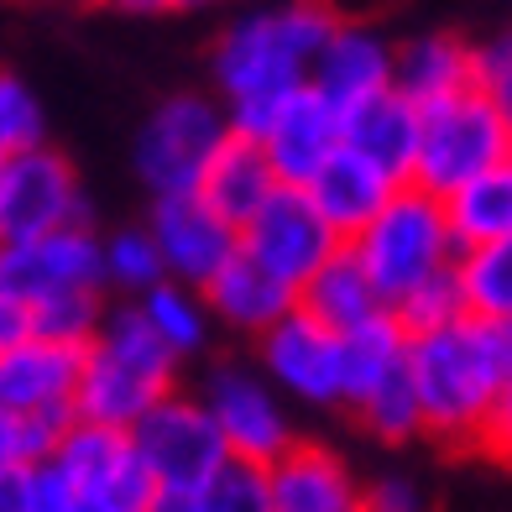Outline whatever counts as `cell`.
Returning a JSON list of instances; mask_svg holds the SVG:
<instances>
[{"instance_id":"7","label":"cell","mask_w":512,"mask_h":512,"mask_svg":"<svg viewBox=\"0 0 512 512\" xmlns=\"http://www.w3.org/2000/svg\"><path fill=\"white\" fill-rule=\"evenodd\" d=\"M131 439L142 450L157 492H204L230 460V445L215 424V413L199 392H168L131 424Z\"/></svg>"},{"instance_id":"12","label":"cell","mask_w":512,"mask_h":512,"mask_svg":"<svg viewBox=\"0 0 512 512\" xmlns=\"http://www.w3.org/2000/svg\"><path fill=\"white\" fill-rule=\"evenodd\" d=\"M58 225H89V204L68 157L32 147L0 162V241L48 236Z\"/></svg>"},{"instance_id":"37","label":"cell","mask_w":512,"mask_h":512,"mask_svg":"<svg viewBox=\"0 0 512 512\" xmlns=\"http://www.w3.org/2000/svg\"><path fill=\"white\" fill-rule=\"evenodd\" d=\"M366 512H429V492L413 476H377L366 481Z\"/></svg>"},{"instance_id":"22","label":"cell","mask_w":512,"mask_h":512,"mask_svg":"<svg viewBox=\"0 0 512 512\" xmlns=\"http://www.w3.org/2000/svg\"><path fill=\"white\" fill-rule=\"evenodd\" d=\"M277 183H283V178H277L267 147L256 142V136H246V131H230L225 147L215 152V162H209L199 194L215 204L230 225H246L256 209L272 199Z\"/></svg>"},{"instance_id":"42","label":"cell","mask_w":512,"mask_h":512,"mask_svg":"<svg viewBox=\"0 0 512 512\" xmlns=\"http://www.w3.org/2000/svg\"><path fill=\"white\" fill-rule=\"evenodd\" d=\"M152 512H209L204 492H157Z\"/></svg>"},{"instance_id":"2","label":"cell","mask_w":512,"mask_h":512,"mask_svg":"<svg viewBox=\"0 0 512 512\" xmlns=\"http://www.w3.org/2000/svg\"><path fill=\"white\" fill-rule=\"evenodd\" d=\"M408 366L418 403H424V434L455 450L481 445L486 418L512 377V330L497 319L465 314L445 330L413 335Z\"/></svg>"},{"instance_id":"8","label":"cell","mask_w":512,"mask_h":512,"mask_svg":"<svg viewBox=\"0 0 512 512\" xmlns=\"http://www.w3.org/2000/svg\"><path fill=\"white\" fill-rule=\"evenodd\" d=\"M199 398L209 403L215 424L225 434V445L236 460H256V465H272L277 455H288L298 445V429H293V413L288 398L262 366H246V361H220L204 371L199 382Z\"/></svg>"},{"instance_id":"6","label":"cell","mask_w":512,"mask_h":512,"mask_svg":"<svg viewBox=\"0 0 512 512\" xmlns=\"http://www.w3.org/2000/svg\"><path fill=\"white\" fill-rule=\"evenodd\" d=\"M236 131L230 126V110L225 100H209V95H168L162 100L142 131H136V178L152 189V199H168V194H199V183L209 173L215 152L225 147V136Z\"/></svg>"},{"instance_id":"3","label":"cell","mask_w":512,"mask_h":512,"mask_svg":"<svg viewBox=\"0 0 512 512\" xmlns=\"http://www.w3.org/2000/svg\"><path fill=\"white\" fill-rule=\"evenodd\" d=\"M178 361L183 356L152 330L142 309L110 304L100 335L89 340L74 413L89 418V424L131 429L152 403L178 392Z\"/></svg>"},{"instance_id":"18","label":"cell","mask_w":512,"mask_h":512,"mask_svg":"<svg viewBox=\"0 0 512 512\" xmlns=\"http://www.w3.org/2000/svg\"><path fill=\"white\" fill-rule=\"evenodd\" d=\"M309 84L340 110H351L398 84V48L377 27H366V21H340L330 42H324V53L314 58Z\"/></svg>"},{"instance_id":"26","label":"cell","mask_w":512,"mask_h":512,"mask_svg":"<svg viewBox=\"0 0 512 512\" xmlns=\"http://www.w3.org/2000/svg\"><path fill=\"white\" fill-rule=\"evenodd\" d=\"M408 330L398 314H377L361 330H345V408H356L382 377H392L398 366H408Z\"/></svg>"},{"instance_id":"39","label":"cell","mask_w":512,"mask_h":512,"mask_svg":"<svg viewBox=\"0 0 512 512\" xmlns=\"http://www.w3.org/2000/svg\"><path fill=\"white\" fill-rule=\"evenodd\" d=\"M11 465H37V460H32V439H27V418L0 408V471H11Z\"/></svg>"},{"instance_id":"21","label":"cell","mask_w":512,"mask_h":512,"mask_svg":"<svg viewBox=\"0 0 512 512\" xmlns=\"http://www.w3.org/2000/svg\"><path fill=\"white\" fill-rule=\"evenodd\" d=\"M204 298L215 309V319L230 324V330H241V335H267L277 319L298 309V288L283 283L277 272H267L246 251L230 256V267L204 288Z\"/></svg>"},{"instance_id":"1","label":"cell","mask_w":512,"mask_h":512,"mask_svg":"<svg viewBox=\"0 0 512 512\" xmlns=\"http://www.w3.org/2000/svg\"><path fill=\"white\" fill-rule=\"evenodd\" d=\"M340 16L330 0H277V6L246 11L215 42V89L230 110V126L262 136L267 121L298 89H309L314 58L324 53Z\"/></svg>"},{"instance_id":"38","label":"cell","mask_w":512,"mask_h":512,"mask_svg":"<svg viewBox=\"0 0 512 512\" xmlns=\"http://www.w3.org/2000/svg\"><path fill=\"white\" fill-rule=\"evenodd\" d=\"M476 450H486L492 460L512 465V377H507V387H502V398H497L492 418H486V429H481V445H476Z\"/></svg>"},{"instance_id":"44","label":"cell","mask_w":512,"mask_h":512,"mask_svg":"<svg viewBox=\"0 0 512 512\" xmlns=\"http://www.w3.org/2000/svg\"><path fill=\"white\" fill-rule=\"evenodd\" d=\"M204 6H215V0H178V11H204Z\"/></svg>"},{"instance_id":"27","label":"cell","mask_w":512,"mask_h":512,"mask_svg":"<svg viewBox=\"0 0 512 512\" xmlns=\"http://www.w3.org/2000/svg\"><path fill=\"white\" fill-rule=\"evenodd\" d=\"M136 309L147 314V324L173 345L178 356H199L204 351L209 319H215L204 288H189V283H178V277H162L157 288H147L142 298H136Z\"/></svg>"},{"instance_id":"14","label":"cell","mask_w":512,"mask_h":512,"mask_svg":"<svg viewBox=\"0 0 512 512\" xmlns=\"http://www.w3.org/2000/svg\"><path fill=\"white\" fill-rule=\"evenodd\" d=\"M147 230L162 246L168 277L189 288H209L230 267V256L241 251V225H230L204 194H168L152 199Z\"/></svg>"},{"instance_id":"9","label":"cell","mask_w":512,"mask_h":512,"mask_svg":"<svg viewBox=\"0 0 512 512\" xmlns=\"http://www.w3.org/2000/svg\"><path fill=\"white\" fill-rule=\"evenodd\" d=\"M340 246L345 236L324 220V209L314 204L304 183H277L272 199L241 225V251L293 288H304Z\"/></svg>"},{"instance_id":"36","label":"cell","mask_w":512,"mask_h":512,"mask_svg":"<svg viewBox=\"0 0 512 512\" xmlns=\"http://www.w3.org/2000/svg\"><path fill=\"white\" fill-rule=\"evenodd\" d=\"M27 512H105V507L89 502L53 460H37L32 465V507Z\"/></svg>"},{"instance_id":"41","label":"cell","mask_w":512,"mask_h":512,"mask_svg":"<svg viewBox=\"0 0 512 512\" xmlns=\"http://www.w3.org/2000/svg\"><path fill=\"white\" fill-rule=\"evenodd\" d=\"M32 507V465L0 471V512H27Z\"/></svg>"},{"instance_id":"17","label":"cell","mask_w":512,"mask_h":512,"mask_svg":"<svg viewBox=\"0 0 512 512\" xmlns=\"http://www.w3.org/2000/svg\"><path fill=\"white\" fill-rule=\"evenodd\" d=\"M267 476L272 512H366V486L356 481L351 460L314 439H298L288 455H277Z\"/></svg>"},{"instance_id":"19","label":"cell","mask_w":512,"mask_h":512,"mask_svg":"<svg viewBox=\"0 0 512 512\" xmlns=\"http://www.w3.org/2000/svg\"><path fill=\"white\" fill-rule=\"evenodd\" d=\"M418 136H424V110H418L398 84L345 110V147L371 157L377 168H387L398 183L413 178Z\"/></svg>"},{"instance_id":"30","label":"cell","mask_w":512,"mask_h":512,"mask_svg":"<svg viewBox=\"0 0 512 512\" xmlns=\"http://www.w3.org/2000/svg\"><path fill=\"white\" fill-rule=\"evenodd\" d=\"M162 277H168V262H162V246L147 225L105 236V288H121L126 298H142L147 288L162 283Z\"/></svg>"},{"instance_id":"10","label":"cell","mask_w":512,"mask_h":512,"mask_svg":"<svg viewBox=\"0 0 512 512\" xmlns=\"http://www.w3.org/2000/svg\"><path fill=\"white\" fill-rule=\"evenodd\" d=\"M256 366L283 387L288 403L340 408L345 403V335L314 319L304 304L256 335Z\"/></svg>"},{"instance_id":"24","label":"cell","mask_w":512,"mask_h":512,"mask_svg":"<svg viewBox=\"0 0 512 512\" xmlns=\"http://www.w3.org/2000/svg\"><path fill=\"white\" fill-rule=\"evenodd\" d=\"M476 84V48L455 32H424L398 48V89L424 110L434 100H450Z\"/></svg>"},{"instance_id":"31","label":"cell","mask_w":512,"mask_h":512,"mask_svg":"<svg viewBox=\"0 0 512 512\" xmlns=\"http://www.w3.org/2000/svg\"><path fill=\"white\" fill-rule=\"evenodd\" d=\"M105 314H110L105 288H74V293H58V298L32 304V330L53 335V340H68V345H89L100 335Z\"/></svg>"},{"instance_id":"34","label":"cell","mask_w":512,"mask_h":512,"mask_svg":"<svg viewBox=\"0 0 512 512\" xmlns=\"http://www.w3.org/2000/svg\"><path fill=\"white\" fill-rule=\"evenodd\" d=\"M209 512H272V476L256 460H236L230 455L220 465V476L204 486Z\"/></svg>"},{"instance_id":"4","label":"cell","mask_w":512,"mask_h":512,"mask_svg":"<svg viewBox=\"0 0 512 512\" xmlns=\"http://www.w3.org/2000/svg\"><path fill=\"white\" fill-rule=\"evenodd\" d=\"M351 251L371 272V283L382 288L387 309H398L413 288H424L429 277L460 262V241L450 230V209L439 194L403 183L398 194L382 204V215L371 220L361 236H351Z\"/></svg>"},{"instance_id":"35","label":"cell","mask_w":512,"mask_h":512,"mask_svg":"<svg viewBox=\"0 0 512 512\" xmlns=\"http://www.w3.org/2000/svg\"><path fill=\"white\" fill-rule=\"evenodd\" d=\"M476 89L507 115V126H512V27L476 42Z\"/></svg>"},{"instance_id":"40","label":"cell","mask_w":512,"mask_h":512,"mask_svg":"<svg viewBox=\"0 0 512 512\" xmlns=\"http://www.w3.org/2000/svg\"><path fill=\"white\" fill-rule=\"evenodd\" d=\"M27 335H32V309L0 283V356H6L16 340H27Z\"/></svg>"},{"instance_id":"15","label":"cell","mask_w":512,"mask_h":512,"mask_svg":"<svg viewBox=\"0 0 512 512\" xmlns=\"http://www.w3.org/2000/svg\"><path fill=\"white\" fill-rule=\"evenodd\" d=\"M89 345H68L53 335H27L0 356V408L16 418H79V377Z\"/></svg>"},{"instance_id":"28","label":"cell","mask_w":512,"mask_h":512,"mask_svg":"<svg viewBox=\"0 0 512 512\" xmlns=\"http://www.w3.org/2000/svg\"><path fill=\"white\" fill-rule=\"evenodd\" d=\"M361 418V429L382 445H403V439L424 434V403H418V382H413V366H398L392 377H382L366 398L351 408Z\"/></svg>"},{"instance_id":"5","label":"cell","mask_w":512,"mask_h":512,"mask_svg":"<svg viewBox=\"0 0 512 512\" xmlns=\"http://www.w3.org/2000/svg\"><path fill=\"white\" fill-rule=\"evenodd\" d=\"M502 157H512V126L471 84L450 100L424 105V136H418V162H413L408 183L450 199L455 189H465L486 168H497Z\"/></svg>"},{"instance_id":"25","label":"cell","mask_w":512,"mask_h":512,"mask_svg":"<svg viewBox=\"0 0 512 512\" xmlns=\"http://www.w3.org/2000/svg\"><path fill=\"white\" fill-rule=\"evenodd\" d=\"M445 209H450V230H455L460 251L512 236V157H502L497 168H486L465 189H455Z\"/></svg>"},{"instance_id":"11","label":"cell","mask_w":512,"mask_h":512,"mask_svg":"<svg viewBox=\"0 0 512 512\" xmlns=\"http://www.w3.org/2000/svg\"><path fill=\"white\" fill-rule=\"evenodd\" d=\"M53 465L105 512H152V502H157V481L147 471L142 450H136L131 429L74 418L53 450Z\"/></svg>"},{"instance_id":"29","label":"cell","mask_w":512,"mask_h":512,"mask_svg":"<svg viewBox=\"0 0 512 512\" xmlns=\"http://www.w3.org/2000/svg\"><path fill=\"white\" fill-rule=\"evenodd\" d=\"M455 272L465 283V304H471V314L512 324V236L486 241V246H465Z\"/></svg>"},{"instance_id":"43","label":"cell","mask_w":512,"mask_h":512,"mask_svg":"<svg viewBox=\"0 0 512 512\" xmlns=\"http://www.w3.org/2000/svg\"><path fill=\"white\" fill-rule=\"evenodd\" d=\"M110 6H121L131 16H157V11H173L178 0H110Z\"/></svg>"},{"instance_id":"13","label":"cell","mask_w":512,"mask_h":512,"mask_svg":"<svg viewBox=\"0 0 512 512\" xmlns=\"http://www.w3.org/2000/svg\"><path fill=\"white\" fill-rule=\"evenodd\" d=\"M0 283L27 309L74 288H105V241L89 225H58L48 236L0 241Z\"/></svg>"},{"instance_id":"23","label":"cell","mask_w":512,"mask_h":512,"mask_svg":"<svg viewBox=\"0 0 512 512\" xmlns=\"http://www.w3.org/2000/svg\"><path fill=\"white\" fill-rule=\"evenodd\" d=\"M298 304H304L314 319H324L330 330H361L366 319L387 314V298L382 288L371 283V272L361 267V256L351 251V241H345L330 262H324L304 288H298Z\"/></svg>"},{"instance_id":"16","label":"cell","mask_w":512,"mask_h":512,"mask_svg":"<svg viewBox=\"0 0 512 512\" xmlns=\"http://www.w3.org/2000/svg\"><path fill=\"white\" fill-rule=\"evenodd\" d=\"M256 142L267 147V157H272V168H277L283 183H309L324 162L345 147V110L335 100H324L309 84L272 115Z\"/></svg>"},{"instance_id":"33","label":"cell","mask_w":512,"mask_h":512,"mask_svg":"<svg viewBox=\"0 0 512 512\" xmlns=\"http://www.w3.org/2000/svg\"><path fill=\"white\" fill-rule=\"evenodd\" d=\"M403 319V330L408 335H429V330H445V324L465 319L471 314V304H465V283H460V272L445 267L439 277H429L424 288H413L398 309H392Z\"/></svg>"},{"instance_id":"32","label":"cell","mask_w":512,"mask_h":512,"mask_svg":"<svg viewBox=\"0 0 512 512\" xmlns=\"http://www.w3.org/2000/svg\"><path fill=\"white\" fill-rule=\"evenodd\" d=\"M48 147V115H42V100L32 95L27 79H16L0 68V162L16 152Z\"/></svg>"},{"instance_id":"20","label":"cell","mask_w":512,"mask_h":512,"mask_svg":"<svg viewBox=\"0 0 512 512\" xmlns=\"http://www.w3.org/2000/svg\"><path fill=\"white\" fill-rule=\"evenodd\" d=\"M304 189L314 194V204L324 209V220H330L345 241L361 236V230L382 215V204L403 189L398 178H392L387 168H377L371 157L351 152V147H340L324 168L304 183Z\"/></svg>"},{"instance_id":"45","label":"cell","mask_w":512,"mask_h":512,"mask_svg":"<svg viewBox=\"0 0 512 512\" xmlns=\"http://www.w3.org/2000/svg\"><path fill=\"white\" fill-rule=\"evenodd\" d=\"M507 330H512V324H507Z\"/></svg>"}]
</instances>
